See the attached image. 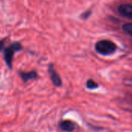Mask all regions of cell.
Instances as JSON below:
<instances>
[{
    "label": "cell",
    "instance_id": "obj_4",
    "mask_svg": "<svg viewBox=\"0 0 132 132\" xmlns=\"http://www.w3.org/2000/svg\"><path fill=\"white\" fill-rule=\"evenodd\" d=\"M117 10L119 13L123 17L132 20V5L131 4H121L118 6Z\"/></svg>",
    "mask_w": 132,
    "mask_h": 132
},
{
    "label": "cell",
    "instance_id": "obj_9",
    "mask_svg": "<svg viewBox=\"0 0 132 132\" xmlns=\"http://www.w3.org/2000/svg\"><path fill=\"white\" fill-rule=\"evenodd\" d=\"M6 40V37L3 38V39H2V40H0V52L3 51L4 48L6 47H5Z\"/></svg>",
    "mask_w": 132,
    "mask_h": 132
},
{
    "label": "cell",
    "instance_id": "obj_8",
    "mask_svg": "<svg viewBox=\"0 0 132 132\" xmlns=\"http://www.w3.org/2000/svg\"><path fill=\"white\" fill-rule=\"evenodd\" d=\"M99 87V85L93 79H88L86 82V88L89 89H96Z\"/></svg>",
    "mask_w": 132,
    "mask_h": 132
},
{
    "label": "cell",
    "instance_id": "obj_6",
    "mask_svg": "<svg viewBox=\"0 0 132 132\" xmlns=\"http://www.w3.org/2000/svg\"><path fill=\"white\" fill-rule=\"evenodd\" d=\"M58 126L61 128V130H62L63 131H65V132H72L76 128V124L69 120H61L59 123Z\"/></svg>",
    "mask_w": 132,
    "mask_h": 132
},
{
    "label": "cell",
    "instance_id": "obj_7",
    "mask_svg": "<svg viewBox=\"0 0 132 132\" xmlns=\"http://www.w3.org/2000/svg\"><path fill=\"white\" fill-rule=\"evenodd\" d=\"M122 29L123 30L129 34L130 36L132 37V23H124L123 26H122Z\"/></svg>",
    "mask_w": 132,
    "mask_h": 132
},
{
    "label": "cell",
    "instance_id": "obj_5",
    "mask_svg": "<svg viewBox=\"0 0 132 132\" xmlns=\"http://www.w3.org/2000/svg\"><path fill=\"white\" fill-rule=\"evenodd\" d=\"M18 74L20 76V77L21 78V79L23 80V82H27L30 80H34L37 79L38 75L36 71L32 70L30 72H23V71H19Z\"/></svg>",
    "mask_w": 132,
    "mask_h": 132
},
{
    "label": "cell",
    "instance_id": "obj_2",
    "mask_svg": "<svg viewBox=\"0 0 132 132\" xmlns=\"http://www.w3.org/2000/svg\"><path fill=\"white\" fill-rule=\"evenodd\" d=\"M117 45L109 40H100L95 44L96 52L103 56L113 54L117 51Z\"/></svg>",
    "mask_w": 132,
    "mask_h": 132
},
{
    "label": "cell",
    "instance_id": "obj_1",
    "mask_svg": "<svg viewBox=\"0 0 132 132\" xmlns=\"http://www.w3.org/2000/svg\"><path fill=\"white\" fill-rule=\"evenodd\" d=\"M23 46L19 41H13L8 47H6L3 50V58L7 68L10 70L13 69V61L14 55L16 52L23 50Z\"/></svg>",
    "mask_w": 132,
    "mask_h": 132
},
{
    "label": "cell",
    "instance_id": "obj_10",
    "mask_svg": "<svg viewBox=\"0 0 132 132\" xmlns=\"http://www.w3.org/2000/svg\"><path fill=\"white\" fill-rule=\"evenodd\" d=\"M90 15H91V10H87L81 15V18H82L83 20H86Z\"/></svg>",
    "mask_w": 132,
    "mask_h": 132
},
{
    "label": "cell",
    "instance_id": "obj_3",
    "mask_svg": "<svg viewBox=\"0 0 132 132\" xmlns=\"http://www.w3.org/2000/svg\"><path fill=\"white\" fill-rule=\"evenodd\" d=\"M48 72H49L50 78H51V80L52 83L55 86L60 87L62 85V82H61V77L59 76V75L57 74V72L54 69V66H53L52 64H50L48 65Z\"/></svg>",
    "mask_w": 132,
    "mask_h": 132
}]
</instances>
